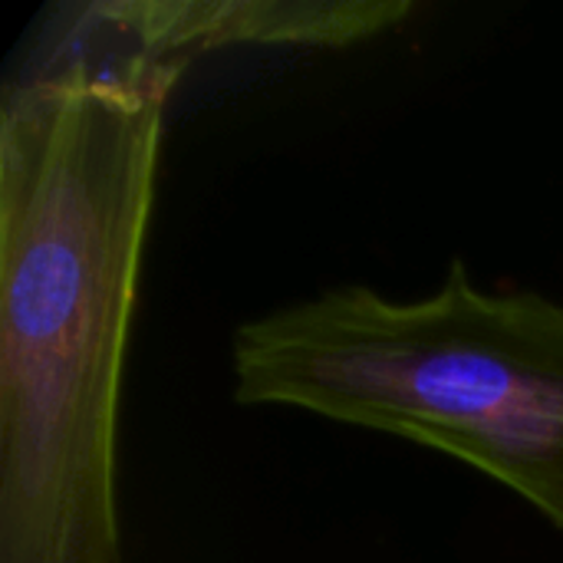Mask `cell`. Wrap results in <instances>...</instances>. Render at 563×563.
I'll return each instance as SVG.
<instances>
[{
    "mask_svg": "<svg viewBox=\"0 0 563 563\" xmlns=\"http://www.w3.org/2000/svg\"><path fill=\"white\" fill-rule=\"evenodd\" d=\"M185 69L76 49L0 109V563H122L119 406Z\"/></svg>",
    "mask_w": 563,
    "mask_h": 563,
    "instance_id": "1",
    "label": "cell"
},
{
    "mask_svg": "<svg viewBox=\"0 0 563 563\" xmlns=\"http://www.w3.org/2000/svg\"><path fill=\"white\" fill-rule=\"evenodd\" d=\"M238 406H284L452 455L563 531V303L452 261L422 300L333 287L238 327Z\"/></svg>",
    "mask_w": 563,
    "mask_h": 563,
    "instance_id": "2",
    "label": "cell"
},
{
    "mask_svg": "<svg viewBox=\"0 0 563 563\" xmlns=\"http://www.w3.org/2000/svg\"><path fill=\"white\" fill-rule=\"evenodd\" d=\"M409 0H106L79 10V33L181 66L234 46L340 49L399 30Z\"/></svg>",
    "mask_w": 563,
    "mask_h": 563,
    "instance_id": "3",
    "label": "cell"
}]
</instances>
